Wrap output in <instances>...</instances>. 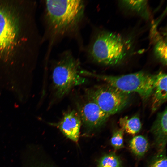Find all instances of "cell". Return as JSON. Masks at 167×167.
<instances>
[{
	"instance_id": "obj_9",
	"label": "cell",
	"mask_w": 167,
	"mask_h": 167,
	"mask_svg": "<svg viewBox=\"0 0 167 167\" xmlns=\"http://www.w3.org/2000/svg\"><path fill=\"white\" fill-rule=\"evenodd\" d=\"M158 152L165 149L167 139V108L159 113L151 128Z\"/></svg>"
},
{
	"instance_id": "obj_8",
	"label": "cell",
	"mask_w": 167,
	"mask_h": 167,
	"mask_svg": "<svg viewBox=\"0 0 167 167\" xmlns=\"http://www.w3.org/2000/svg\"><path fill=\"white\" fill-rule=\"evenodd\" d=\"M81 123L78 113L73 110L65 113L57 126L66 137L77 142L79 138Z\"/></svg>"
},
{
	"instance_id": "obj_4",
	"label": "cell",
	"mask_w": 167,
	"mask_h": 167,
	"mask_svg": "<svg viewBox=\"0 0 167 167\" xmlns=\"http://www.w3.org/2000/svg\"><path fill=\"white\" fill-rule=\"evenodd\" d=\"M83 74L103 80L124 92L136 93L144 101L151 97L156 79V74L143 71L118 76L99 75L85 71Z\"/></svg>"
},
{
	"instance_id": "obj_6",
	"label": "cell",
	"mask_w": 167,
	"mask_h": 167,
	"mask_svg": "<svg viewBox=\"0 0 167 167\" xmlns=\"http://www.w3.org/2000/svg\"><path fill=\"white\" fill-rule=\"evenodd\" d=\"M86 95L109 117L124 108L130 101V94L122 92L107 84L88 89Z\"/></svg>"
},
{
	"instance_id": "obj_5",
	"label": "cell",
	"mask_w": 167,
	"mask_h": 167,
	"mask_svg": "<svg viewBox=\"0 0 167 167\" xmlns=\"http://www.w3.org/2000/svg\"><path fill=\"white\" fill-rule=\"evenodd\" d=\"M78 62L67 53L57 62L52 74L53 88L56 97L65 96L73 87L83 83L85 79L81 77Z\"/></svg>"
},
{
	"instance_id": "obj_3",
	"label": "cell",
	"mask_w": 167,
	"mask_h": 167,
	"mask_svg": "<svg viewBox=\"0 0 167 167\" xmlns=\"http://www.w3.org/2000/svg\"><path fill=\"white\" fill-rule=\"evenodd\" d=\"M89 54L94 62L109 66L120 64L125 58L127 49L120 35L107 31L99 32L90 45Z\"/></svg>"
},
{
	"instance_id": "obj_1",
	"label": "cell",
	"mask_w": 167,
	"mask_h": 167,
	"mask_svg": "<svg viewBox=\"0 0 167 167\" xmlns=\"http://www.w3.org/2000/svg\"><path fill=\"white\" fill-rule=\"evenodd\" d=\"M36 7L32 0H0V68L23 67L36 62L41 42Z\"/></svg>"
},
{
	"instance_id": "obj_17",
	"label": "cell",
	"mask_w": 167,
	"mask_h": 167,
	"mask_svg": "<svg viewBox=\"0 0 167 167\" xmlns=\"http://www.w3.org/2000/svg\"><path fill=\"white\" fill-rule=\"evenodd\" d=\"M124 130L120 128L113 133L111 139L112 146L115 150H118L124 147L123 136Z\"/></svg>"
},
{
	"instance_id": "obj_11",
	"label": "cell",
	"mask_w": 167,
	"mask_h": 167,
	"mask_svg": "<svg viewBox=\"0 0 167 167\" xmlns=\"http://www.w3.org/2000/svg\"><path fill=\"white\" fill-rule=\"evenodd\" d=\"M121 128L127 133L132 135L139 132L141 128L140 119L137 115L129 118L128 116L121 118L119 120Z\"/></svg>"
},
{
	"instance_id": "obj_15",
	"label": "cell",
	"mask_w": 167,
	"mask_h": 167,
	"mask_svg": "<svg viewBox=\"0 0 167 167\" xmlns=\"http://www.w3.org/2000/svg\"><path fill=\"white\" fill-rule=\"evenodd\" d=\"M155 54L157 58L164 65L167 64V47L166 42L160 40L155 45Z\"/></svg>"
},
{
	"instance_id": "obj_2",
	"label": "cell",
	"mask_w": 167,
	"mask_h": 167,
	"mask_svg": "<svg viewBox=\"0 0 167 167\" xmlns=\"http://www.w3.org/2000/svg\"><path fill=\"white\" fill-rule=\"evenodd\" d=\"M44 3L46 32L54 37L75 30L84 15V5L81 0H47Z\"/></svg>"
},
{
	"instance_id": "obj_16",
	"label": "cell",
	"mask_w": 167,
	"mask_h": 167,
	"mask_svg": "<svg viewBox=\"0 0 167 167\" xmlns=\"http://www.w3.org/2000/svg\"><path fill=\"white\" fill-rule=\"evenodd\" d=\"M148 167H167L166 150L158 152L150 161Z\"/></svg>"
},
{
	"instance_id": "obj_13",
	"label": "cell",
	"mask_w": 167,
	"mask_h": 167,
	"mask_svg": "<svg viewBox=\"0 0 167 167\" xmlns=\"http://www.w3.org/2000/svg\"><path fill=\"white\" fill-rule=\"evenodd\" d=\"M121 3L127 9L138 13L145 18L148 17L147 1L124 0L122 1Z\"/></svg>"
},
{
	"instance_id": "obj_14",
	"label": "cell",
	"mask_w": 167,
	"mask_h": 167,
	"mask_svg": "<svg viewBox=\"0 0 167 167\" xmlns=\"http://www.w3.org/2000/svg\"><path fill=\"white\" fill-rule=\"evenodd\" d=\"M98 167H122L121 161L115 153L106 154L99 160Z\"/></svg>"
},
{
	"instance_id": "obj_7",
	"label": "cell",
	"mask_w": 167,
	"mask_h": 167,
	"mask_svg": "<svg viewBox=\"0 0 167 167\" xmlns=\"http://www.w3.org/2000/svg\"><path fill=\"white\" fill-rule=\"evenodd\" d=\"M87 99L78 106V113L86 127L90 129H97L102 126L109 116L93 100L88 98Z\"/></svg>"
},
{
	"instance_id": "obj_12",
	"label": "cell",
	"mask_w": 167,
	"mask_h": 167,
	"mask_svg": "<svg viewBox=\"0 0 167 167\" xmlns=\"http://www.w3.org/2000/svg\"><path fill=\"white\" fill-rule=\"evenodd\" d=\"M129 147L132 152L137 156H143L147 151L149 143L147 139L141 135L135 136L130 140Z\"/></svg>"
},
{
	"instance_id": "obj_10",
	"label": "cell",
	"mask_w": 167,
	"mask_h": 167,
	"mask_svg": "<svg viewBox=\"0 0 167 167\" xmlns=\"http://www.w3.org/2000/svg\"><path fill=\"white\" fill-rule=\"evenodd\" d=\"M167 77L165 73L161 71L156 74V79L151 96L152 113L155 112L167 101Z\"/></svg>"
}]
</instances>
